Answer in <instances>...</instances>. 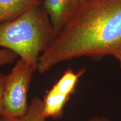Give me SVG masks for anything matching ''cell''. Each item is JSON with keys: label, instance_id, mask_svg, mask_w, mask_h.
<instances>
[{"label": "cell", "instance_id": "cell-4", "mask_svg": "<svg viewBox=\"0 0 121 121\" xmlns=\"http://www.w3.org/2000/svg\"><path fill=\"white\" fill-rule=\"evenodd\" d=\"M85 71V69H81L76 72L69 68L52 88L47 91L42 100L45 118L58 119L62 116L65 105L71 95L75 93L79 78Z\"/></svg>", "mask_w": 121, "mask_h": 121}, {"label": "cell", "instance_id": "cell-9", "mask_svg": "<svg viewBox=\"0 0 121 121\" xmlns=\"http://www.w3.org/2000/svg\"><path fill=\"white\" fill-rule=\"evenodd\" d=\"M6 77L7 75L0 73V115L2 111L4 88Z\"/></svg>", "mask_w": 121, "mask_h": 121}, {"label": "cell", "instance_id": "cell-11", "mask_svg": "<svg viewBox=\"0 0 121 121\" xmlns=\"http://www.w3.org/2000/svg\"><path fill=\"white\" fill-rule=\"evenodd\" d=\"M84 1V0H81V1Z\"/></svg>", "mask_w": 121, "mask_h": 121}, {"label": "cell", "instance_id": "cell-8", "mask_svg": "<svg viewBox=\"0 0 121 121\" xmlns=\"http://www.w3.org/2000/svg\"><path fill=\"white\" fill-rule=\"evenodd\" d=\"M18 57L17 54L10 50L4 48L0 49V67L13 63Z\"/></svg>", "mask_w": 121, "mask_h": 121}, {"label": "cell", "instance_id": "cell-5", "mask_svg": "<svg viewBox=\"0 0 121 121\" xmlns=\"http://www.w3.org/2000/svg\"><path fill=\"white\" fill-rule=\"evenodd\" d=\"M81 2V0H43L42 1V7L49 18L54 37L69 22Z\"/></svg>", "mask_w": 121, "mask_h": 121}, {"label": "cell", "instance_id": "cell-6", "mask_svg": "<svg viewBox=\"0 0 121 121\" xmlns=\"http://www.w3.org/2000/svg\"><path fill=\"white\" fill-rule=\"evenodd\" d=\"M42 4L40 0H0V23L15 19L31 7Z\"/></svg>", "mask_w": 121, "mask_h": 121}, {"label": "cell", "instance_id": "cell-2", "mask_svg": "<svg viewBox=\"0 0 121 121\" xmlns=\"http://www.w3.org/2000/svg\"><path fill=\"white\" fill-rule=\"evenodd\" d=\"M41 6L0 23V47L13 51L37 67L39 57L54 38L49 18Z\"/></svg>", "mask_w": 121, "mask_h": 121}, {"label": "cell", "instance_id": "cell-10", "mask_svg": "<svg viewBox=\"0 0 121 121\" xmlns=\"http://www.w3.org/2000/svg\"><path fill=\"white\" fill-rule=\"evenodd\" d=\"M87 121H111L107 118L104 117H100V116H96L93 117Z\"/></svg>", "mask_w": 121, "mask_h": 121}, {"label": "cell", "instance_id": "cell-1", "mask_svg": "<svg viewBox=\"0 0 121 121\" xmlns=\"http://www.w3.org/2000/svg\"><path fill=\"white\" fill-rule=\"evenodd\" d=\"M112 56L121 71V0H84L38 61L44 73L59 63Z\"/></svg>", "mask_w": 121, "mask_h": 121}, {"label": "cell", "instance_id": "cell-3", "mask_svg": "<svg viewBox=\"0 0 121 121\" xmlns=\"http://www.w3.org/2000/svg\"><path fill=\"white\" fill-rule=\"evenodd\" d=\"M37 67L20 58L7 75L4 84L3 108L0 116L20 118L29 109L27 95L33 76Z\"/></svg>", "mask_w": 121, "mask_h": 121}, {"label": "cell", "instance_id": "cell-7", "mask_svg": "<svg viewBox=\"0 0 121 121\" xmlns=\"http://www.w3.org/2000/svg\"><path fill=\"white\" fill-rule=\"evenodd\" d=\"M43 114V101L38 98H34L30 102L26 114L20 118L1 116L0 121H45Z\"/></svg>", "mask_w": 121, "mask_h": 121}]
</instances>
